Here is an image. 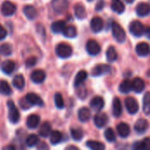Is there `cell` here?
I'll use <instances>...</instances> for the list:
<instances>
[{
  "label": "cell",
  "instance_id": "cell-1",
  "mask_svg": "<svg viewBox=\"0 0 150 150\" xmlns=\"http://www.w3.org/2000/svg\"><path fill=\"white\" fill-rule=\"evenodd\" d=\"M55 53H56L58 57L62 58V59H66V58H69L72 55L73 49L69 44L60 43L55 47Z\"/></svg>",
  "mask_w": 150,
  "mask_h": 150
},
{
  "label": "cell",
  "instance_id": "cell-2",
  "mask_svg": "<svg viewBox=\"0 0 150 150\" xmlns=\"http://www.w3.org/2000/svg\"><path fill=\"white\" fill-rule=\"evenodd\" d=\"M7 106H8V118L9 120L12 123V124H16L18 122L19 120V112L18 108L16 107L15 104L13 103V101L9 100L7 103Z\"/></svg>",
  "mask_w": 150,
  "mask_h": 150
},
{
  "label": "cell",
  "instance_id": "cell-3",
  "mask_svg": "<svg viewBox=\"0 0 150 150\" xmlns=\"http://www.w3.org/2000/svg\"><path fill=\"white\" fill-rule=\"evenodd\" d=\"M112 36L114 37V39L119 42V43H123L126 40V33L124 31V29L116 22L112 23Z\"/></svg>",
  "mask_w": 150,
  "mask_h": 150
},
{
  "label": "cell",
  "instance_id": "cell-4",
  "mask_svg": "<svg viewBox=\"0 0 150 150\" xmlns=\"http://www.w3.org/2000/svg\"><path fill=\"white\" fill-rule=\"evenodd\" d=\"M129 31L130 33L135 36V37H141L143 35L144 32H145V27L143 25V24L141 21L135 20L133 21L130 25H129Z\"/></svg>",
  "mask_w": 150,
  "mask_h": 150
},
{
  "label": "cell",
  "instance_id": "cell-5",
  "mask_svg": "<svg viewBox=\"0 0 150 150\" xmlns=\"http://www.w3.org/2000/svg\"><path fill=\"white\" fill-rule=\"evenodd\" d=\"M125 105L127 110V112L130 114H135L139 111V105L135 98L133 97H128L125 99Z\"/></svg>",
  "mask_w": 150,
  "mask_h": 150
},
{
  "label": "cell",
  "instance_id": "cell-6",
  "mask_svg": "<svg viewBox=\"0 0 150 150\" xmlns=\"http://www.w3.org/2000/svg\"><path fill=\"white\" fill-rule=\"evenodd\" d=\"M52 8L57 13H63L68 10V0H52Z\"/></svg>",
  "mask_w": 150,
  "mask_h": 150
},
{
  "label": "cell",
  "instance_id": "cell-7",
  "mask_svg": "<svg viewBox=\"0 0 150 150\" xmlns=\"http://www.w3.org/2000/svg\"><path fill=\"white\" fill-rule=\"evenodd\" d=\"M1 12L5 17L11 16L16 12V5L11 1H4L1 5Z\"/></svg>",
  "mask_w": 150,
  "mask_h": 150
},
{
  "label": "cell",
  "instance_id": "cell-8",
  "mask_svg": "<svg viewBox=\"0 0 150 150\" xmlns=\"http://www.w3.org/2000/svg\"><path fill=\"white\" fill-rule=\"evenodd\" d=\"M86 51L91 55H97L101 51L100 45L94 40H89L86 43Z\"/></svg>",
  "mask_w": 150,
  "mask_h": 150
},
{
  "label": "cell",
  "instance_id": "cell-9",
  "mask_svg": "<svg viewBox=\"0 0 150 150\" xmlns=\"http://www.w3.org/2000/svg\"><path fill=\"white\" fill-rule=\"evenodd\" d=\"M112 70V68L108 64H99L97 65L93 69H92V76H100L105 74L110 73Z\"/></svg>",
  "mask_w": 150,
  "mask_h": 150
},
{
  "label": "cell",
  "instance_id": "cell-10",
  "mask_svg": "<svg viewBox=\"0 0 150 150\" xmlns=\"http://www.w3.org/2000/svg\"><path fill=\"white\" fill-rule=\"evenodd\" d=\"M90 105L91 107L96 111V112H100L103 108H104V105H105V102H104V99L103 98L99 97V96H96L94 97L91 102H90Z\"/></svg>",
  "mask_w": 150,
  "mask_h": 150
},
{
  "label": "cell",
  "instance_id": "cell-11",
  "mask_svg": "<svg viewBox=\"0 0 150 150\" xmlns=\"http://www.w3.org/2000/svg\"><path fill=\"white\" fill-rule=\"evenodd\" d=\"M30 77L34 83H41L46 79V74L41 69H35L32 72Z\"/></svg>",
  "mask_w": 150,
  "mask_h": 150
},
{
  "label": "cell",
  "instance_id": "cell-12",
  "mask_svg": "<svg viewBox=\"0 0 150 150\" xmlns=\"http://www.w3.org/2000/svg\"><path fill=\"white\" fill-rule=\"evenodd\" d=\"M25 99L28 101V103L31 105H38V106H43V101L40 97H39L35 93H28L25 97Z\"/></svg>",
  "mask_w": 150,
  "mask_h": 150
},
{
  "label": "cell",
  "instance_id": "cell-13",
  "mask_svg": "<svg viewBox=\"0 0 150 150\" xmlns=\"http://www.w3.org/2000/svg\"><path fill=\"white\" fill-rule=\"evenodd\" d=\"M136 13L140 17H146L150 14V4L148 3H140L136 6Z\"/></svg>",
  "mask_w": 150,
  "mask_h": 150
},
{
  "label": "cell",
  "instance_id": "cell-14",
  "mask_svg": "<svg viewBox=\"0 0 150 150\" xmlns=\"http://www.w3.org/2000/svg\"><path fill=\"white\" fill-rule=\"evenodd\" d=\"M104 21L100 17H94L91 21V28L94 33H98L103 29Z\"/></svg>",
  "mask_w": 150,
  "mask_h": 150
},
{
  "label": "cell",
  "instance_id": "cell-15",
  "mask_svg": "<svg viewBox=\"0 0 150 150\" xmlns=\"http://www.w3.org/2000/svg\"><path fill=\"white\" fill-rule=\"evenodd\" d=\"M107 121H108V118H107L106 114L104 113V112L98 113L94 117V123H95L96 127H98V128L104 127L106 125Z\"/></svg>",
  "mask_w": 150,
  "mask_h": 150
},
{
  "label": "cell",
  "instance_id": "cell-16",
  "mask_svg": "<svg viewBox=\"0 0 150 150\" xmlns=\"http://www.w3.org/2000/svg\"><path fill=\"white\" fill-rule=\"evenodd\" d=\"M135 51L139 56H147L150 53L149 45L146 42H141L136 46Z\"/></svg>",
  "mask_w": 150,
  "mask_h": 150
},
{
  "label": "cell",
  "instance_id": "cell-17",
  "mask_svg": "<svg viewBox=\"0 0 150 150\" xmlns=\"http://www.w3.org/2000/svg\"><path fill=\"white\" fill-rule=\"evenodd\" d=\"M40 122V118L37 114H31L26 119V126L30 129H35Z\"/></svg>",
  "mask_w": 150,
  "mask_h": 150
},
{
  "label": "cell",
  "instance_id": "cell-18",
  "mask_svg": "<svg viewBox=\"0 0 150 150\" xmlns=\"http://www.w3.org/2000/svg\"><path fill=\"white\" fill-rule=\"evenodd\" d=\"M149 128V123L144 119H140L136 121L134 125V130L138 134H144Z\"/></svg>",
  "mask_w": 150,
  "mask_h": 150
},
{
  "label": "cell",
  "instance_id": "cell-19",
  "mask_svg": "<svg viewBox=\"0 0 150 150\" xmlns=\"http://www.w3.org/2000/svg\"><path fill=\"white\" fill-rule=\"evenodd\" d=\"M132 86H133V91L134 92L141 93L145 89V82L142 78L136 77L132 81Z\"/></svg>",
  "mask_w": 150,
  "mask_h": 150
},
{
  "label": "cell",
  "instance_id": "cell-20",
  "mask_svg": "<svg viewBox=\"0 0 150 150\" xmlns=\"http://www.w3.org/2000/svg\"><path fill=\"white\" fill-rule=\"evenodd\" d=\"M122 114V105L119 98H115L112 101V115L116 118Z\"/></svg>",
  "mask_w": 150,
  "mask_h": 150
},
{
  "label": "cell",
  "instance_id": "cell-21",
  "mask_svg": "<svg viewBox=\"0 0 150 150\" xmlns=\"http://www.w3.org/2000/svg\"><path fill=\"white\" fill-rule=\"evenodd\" d=\"M117 132L122 138H127L130 134V127L127 123L121 122L117 126Z\"/></svg>",
  "mask_w": 150,
  "mask_h": 150
},
{
  "label": "cell",
  "instance_id": "cell-22",
  "mask_svg": "<svg viewBox=\"0 0 150 150\" xmlns=\"http://www.w3.org/2000/svg\"><path fill=\"white\" fill-rule=\"evenodd\" d=\"M23 12H24L25 16L30 20H33L38 15L37 10L32 5H25L23 9Z\"/></svg>",
  "mask_w": 150,
  "mask_h": 150
},
{
  "label": "cell",
  "instance_id": "cell-23",
  "mask_svg": "<svg viewBox=\"0 0 150 150\" xmlns=\"http://www.w3.org/2000/svg\"><path fill=\"white\" fill-rule=\"evenodd\" d=\"M1 69L2 71L6 74V75H11L14 69H15V62L13 61H11V60H7L5 62H4L2 63V66H1Z\"/></svg>",
  "mask_w": 150,
  "mask_h": 150
},
{
  "label": "cell",
  "instance_id": "cell-24",
  "mask_svg": "<svg viewBox=\"0 0 150 150\" xmlns=\"http://www.w3.org/2000/svg\"><path fill=\"white\" fill-rule=\"evenodd\" d=\"M87 76H88V74L85 70H80L75 77L74 86L76 88H78L79 86H81L83 83V82L86 80Z\"/></svg>",
  "mask_w": 150,
  "mask_h": 150
},
{
  "label": "cell",
  "instance_id": "cell-25",
  "mask_svg": "<svg viewBox=\"0 0 150 150\" xmlns=\"http://www.w3.org/2000/svg\"><path fill=\"white\" fill-rule=\"evenodd\" d=\"M52 133V127H51V125L48 123V122H44L41 126H40V129H39V134H40V136H41V137H43V138H47V137H48L49 135H50V134Z\"/></svg>",
  "mask_w": 150,
  "mask_h": 150
},
{
  "label": "cell",
  "instance_id": "cell-26",
  "mask_svg": "<svg viewBox=\"0 0 150 150\" xmlns=\"http://www.w3.org/2000/svg\"><path fill=\"white\" fill-rule=\"evenodd\" d=\"M111 8L113 11L121 14L125 11V4L121 0H112Z\"/></svg>",
  "mask_w": 150,
  "mask_h": 150
},
{
  "label": "cell",
  "instance_id": "cell-27",
  "mask_svg": "<svg viewBox=\"0 0 150 150\" xmlns=\"http://www.w3.org/2000/svg\"><path fill=\"white\" fill-rule=\"evenodd\" d=\"M65 26H66L65 21H63V20H57V21H54L51 25V31L54 33H60L63 32Z\"/></svg>",
  "mask_w": 150,
  "mask_h": 150
},
{
  "label": "cell",
  "instance_id": "cell-28",
  "mask_svg": "<svg viewBox=\"0 0 150 150\" xmlns=\"http://www.w3.org/2000/svg\"><path fill=\"white\" fill-rule=\"evenodd\" d=\"M91 111L87 107H83L78 111V119L81 122H87L91 119Z\"/></svg>",
  "mask_w": 150,
  "mask_h": 150
},
{
  "label": "cell",
  "instance_id": "cell-29",
  "mask_svg": "<svg viewBox=\"0 0 150 150\" xmlns=\"http://www.w3.org/2000/svg\"><path fill=\"white\" fill-rule=\"evenodd\" d=\"M74 10H75V14L76 18L79 19H83L87 16L85 7L82 4H76L74 7Z\"/></svg>",
  "mask_w": 150,
  "mask_h": 150
},
{
  "label": "cell",
  "instance_id": "cell-30",
  "mask_svg": "<svg viewBox=\"0 0 150 150\" xmlns=\"http://www.w3.org/2000/svg\"><path fill=\"white\" fill-rule=\"evenodd\" d=\"M133 148L136 150H150V138H146L143 141L135 142Z\"/></svg>",
  "mask_w": 150,
  "mask_h": 150
},
{
  "label": "cell",
  "instance_id": "cell-31",
  "mask_svg": "<svg viewBox=\"0 0 150 150\" xmlns=\"http://www.w3.org/2000/svg\"><path fill=\"white\" fill-rule=\"evenodd\" d=\"M119 91L123 93V94H127L131 91H133V86H132V82L130 80H125L123 81L119 87Z\"/></svg>",
  "mask_w": 150,
  "mask_h": 150
},
{
  "label": "cell",
  "instance_id": "cell-32",
  "mask_svg": "<svg viewBox=\"0 0 150 150\" xmlns=\"http://www.w3.org/2000/svg\"><path fill=\"white\" fill-rule=\"evenodd\" d=\"M13 86L18 90H23L25 87V78L22 75H17L14 76L12 80Z\"/></svg>",
  "mask_w": 150,
  "mask_h": 150
},
{
  "label": "cell",
  "instance_id": "cell-33",
  "mask_svg": "<svg viewBox=\"0 0 150 150\" xmlns=\"http://www.w3.org/2000/svg\"><path fill=\"white\" fill-rule=\"evenodd\" d=\"M62 140V134L59 131H53L49 135V141L52 145H56L60 143Z\"/></svg>",
  "mask_w": 150,
  "mask_h": 150
},
{
  "label": "cell",
  "instance_id": "cell-34",
  "mask_svg": "<svg viewBox=\"0 0 150 150\" xmlns=\"http://www.w3.org/2000/svg\"><path fill=\"white\" fill-rule=\"evenodd\" d=\"M62 33H63V35L65 37L72 39V38H75L77 35V31H76V28L74 25H68V26H65Z\"/></svg>",
  "mask_w": 150,
  "mask_h": 150
},
{
  "label": "cell",
  "instance_id": "cell-35",
  "mask_svg": "<svg viewBox=\"0 0 150 150\" xmlns=\"http://www.w3.org/2000/svg\"><path fill=\"white\" fill-rule=\"evenodd\" d=\"M118 58V54L116 52V49L114 48V47L110 46L106 51V59L109 62H113L117 60Z\"/></svg>",
  "mask_w": 150,
  "mask_h": 150
},
{
  "label": "cell",
  "instance_id": "cell-36",
  "mask_svg": "<svg viewBox=\"0 0 150 150\" xmlns=\"http://www.w3.org/2000/svg\"><path fill=\"white\" fill-rule=\"evenodd\" d=\"M39 142H40V139L36 134H30L25 139V145L29 148L37 146Z\"/></svg>",
  "mask_w": 150,
  "mask_h": 150
},
{
  "label": "cell",
  "instance_id": "cell-37",
  "mask_svg": "<svg viewBox=\"0 0 150 150\" xmlns=\"http://www.w3.org/2000/svg\"><path fill=\"white\" fill-rule=\"evenodd\" d=\"M11 92L12 91L9 83L4 80H1L0 81V93H2L4 96H9L11 94Z\"/></svg>",
  "mask_w": 150,
  "mask_h": 150
},
{
  "label": "cell",
  "instance_id": "cell-38",
  "mask_svg": "<svg viewBox=\"0 0 150 150\" xmlns=\"http://www.w3.org/2000/svg\"><path fill=\"white\" fill-rule=\"evenodd\" d=\"M143 112L146 115H150V92L148 91L143 97Z\"/></svg>",
  "mask_w": 150,
  "mask_h": 150
},
{
  "label": "cell",
  "instance_id": "cell-39",
  "mask_svg": "<svg viewBox=\"0 0 150 150\" xmlns=\"http://www.w3.org/2000/svg\"><path fill=\"white\" fill-rule=\"evenodd\" d=\"M86 146L92 150H104L105 149V146L102 142L97 141H88L86 142Z\"/></svg>",
  "mask_w": 150,
  "mask_h": 150
},
{
  "label": "cell",
  "instance_id": "cell-40",
  "mask_svg": "<svg viewBox=\"0 0 150 150\" xmlns=\"http://www.w3.org/2000/svg\"><path fill=\"white\" fill-rule=\"evenodd\" d=\"M70 134L72 138L76 142L81 141L83 137V131L81 128H71Z\"/></svg>",
  "mask_w": 150,
  "mask_h": 150
},
{
  "label": "cell",
  "instance_id": "cell-41",
  "mask_svg": "<svg viewBox=\"0 0 150 150\" xmlns=\"http://www.w3.org/2000/svg\"><path fill=\"white\" fill-rule=\"evenodd\" d=\"M105 137L106 141L109 142H113L116 141V134H115L114 131L112 130V128H111V127H108L105 129Z\"/></svg>",
  "mask_w": 150,
  "mask_h": 150
},
{
  "label": "cell",
  "instance_id": "cell-42",
  "mask_svg": "<svg viewBox=\"0 0 150 150\" xmlns=\"http://www.w3.org/2000/svg\"><path fill=\"white\" fill-rule=\"evenodd\" d=\"M11 53H12V48L10 44L4 43L0 46V54H3L4 56H8V55H11Z\"/></svg>",
  "mask_w": 150,
  "mask_h": 150
},
{
  "label": "cell",
  "instance_id": "cell-43",
  "mask_svg": "<svg viewBox=\"0 0 150 150\" xmlns=\"http://www.w3.org/2000/svg\"><path fill=\"white\" fill-rule=\"evenodd\" d=\"M54 104L58 109H62L64 107V101L63 98L61 93L57 92L54 94Z\"/></svg>",
  "mask_w": 150,
  "mask_h": 150
},
{
  "label": "cell",
  "instance_id": "cell-44",
  "mask_svg": "<svg viewBox=\"0 0 150 150\" xmlns=\"http://www.w3.org/2000/svg\"><path fill=\"white\" fill-rule=\"evenodd\" d=\"M19 105L20 106L24 109V110H26V109H29L32 105L28 103V101L25 99V98H22L21 100H19Z\"/></svg>",
  "mask_w": 150,
  "mask_h": 150
},
{
  "label": "cell",
  "instance_id": "cell-45",
  "mask_svg": "<svg viewBox=\"0 0 150 150\" xmlns=\"http://www.w3.org/2000/svg\"><path fill=\"white\" fill-rule=\"evenodd\" d=\"M36 62H37V60H36L35 57H30L25 61V66L27 68H31V67H33V66H34L36 64Z\"/></svg>",
  "mask_w": 150,
  "mask_h": 150
},
{
  "label": "cell",
  "instance_id": "cell-46",
  "mask_svg": "<svg viewBox=\"0 0 150 150\" xmlns=\"http://www.w3.org/2000/svg\"><path fill=\"white\" fill-rule=\"evenodd\" d=\"M6 36H7V31H6V29L2 25H0V40H4Z\"/></svg>",
  "mask_w": 150,
  "mask_h": 150
},
{
  "label": "cell",
  "instance_id": "cell-47",
  "mask_svg": "<svg viewBox=\"0 0 150 150\" xmlns=\"http://www.w3.org/2000/svg\"><path fill=\"white\" fill-rule=\"evenodd\" d=\"M104 6H105V2H104L103 0H100V1L97 4V5H96V11H99L103 10Z\"/></svg>",
  "mask_w": 150,
  "mask_h": 150
},
{
  "label": "cell",
  "instance_id": "cell-48",
  "mask_svg": "<svg viewBox=\"0 0 150 150\" xmlns=\"http://www.w3.org/2000/svg\"><path fill=\"white\" fill-rule=\"evenodd\" d=\"M37 148L39 149H47L48 147L46 145V143L45 142H41V143H38V145H37Z\"/></svg>",
  "mask_w": 150,
  "mask_h": 150
},
{
  "label": "cell",
  "instance_id": "cell-49",
  "mask_svg": "<svg viewBox=\"0 0 150 150\" xmlns=\"http://www.w3.org/2000/svg\"><path fill=\"white\" fill-rule=\"evenodd\" d=\"M144 33H145V35L149 38L150 40V27H147V28H145V32H144Z\"/></svg>",
  "mask_w": 150,
  "mask_h": 150
},
{
  "label": "cell",
  "instance_id": "cell-50",
  "mask_svg": "<svg viewBox=\"0 0 150 150\" xmlns=\"http://www.w3.org/2000/svg\"><path fill=\"white\" fill-rule=\"evenodd\" d=\"M66 149L77 150V149H78V148H76V147H75V146H69V147H67V148H66Z\"/></svg>",
  "mask_w": 150,
  "mask_h": 150
},
{
  "label": "cell",
  "instance_id": "cell-51",
  "mask_svg": "<svg viewBox=\"0 0 150 150\" xmlns=\"http://www.w3.org/2000/svg\"><path fill=\"white\" fill-rule=\"evenodd\" d=\"M127 4H132V3H134V0H125Z\"/></svg>",
  "mask_w": 150,
  "mask_h": 150
},
{
  "label": "cell",
  "instance_id": "cell-52",
  "mask_svg": "<svg viewBox=\"0 0 150 150\" xmlns=\"http://www.w3.org/2000/svg\"><path fill=\"white\" fill-rule=\"evenodd\" d=\"M5 149H15V148H14V147H12V146H11V147H6V148H5Z\"/></svg>",
  "mask_w": 150,
  "mask_h": 150
},
{
  "label": "cell",
  "instance_id": "cell-53",
  "mask_svg": "<svg viewBox=\"0 0 150 150\" xmlns=\"http://www.w3.org/2000/svg\"><path fill=\"white\" fill-rule=\"evenodd\" d=\"M88 1H92V0H88Z\"/></svg>",
  "mask_w": 150,
  "mask_h": 150
}]
</instances>
